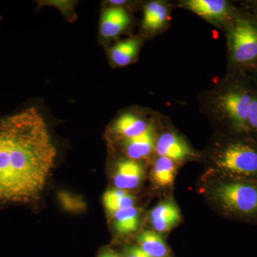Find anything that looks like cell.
Here are the masks:
<instances>
[{"instance_id":"cell-3","label":"cell","mask_w":257,"mask_h":257,"mask_svg":"<svg viewBox=\"0 0 257 257\" xmlns=\"http://www.w3.org/2000/svg\"><path fill=\"white\" fill-rule=\"evenodd\" d=\"M231 57L235 62L246 63L257 58V28L246 20L234 24L229 33Z\"/></svg>"},{"instance_id":"cell-1","label":"cell","mask_w":257,"mask_h":257,"mask_svg":"<svg viewBox=\"0 0 257 257\" xmlns=\"http://www.w3.org/2000/svg\"><path fill=\"white\" fill-rule=\"evenodd\" d=\"M57 155L46 121L36 107L0 116V204L37 201Z\"/></svg>"},{"instance_id":"cell-15","label":"cell","mask_w":257,"mask_h":257,"mask_svg":"<svg viewBox=\"0 0 257 257\" xmlns=\"http://www.w3.org/2000/svg\"><path fill=\"white\" fill-rule=\"evenodd\" d=\"M113 216L115 229L119 234H130L138 229L139 212L134 206L116 211Z\"/></svg>"},{"instance_id":"cell-6","label":"cell","mask_w":257,"mask_h":257,"mask_svg":"<svg viewBox=\"0 0 257 257\" xmlns=\"http://www.w3.org/2000/svg\"><path fill=\"white\" fill-rule=\"evenodd\" d=\"M152 226L157 232L173 229L182 219L180 210L173 201H165L156 206L150 214Z\"/></svg>"},{"instance_id":"cell-2","label":"cell","mask_w":257,"mask_h":257,"mask_svg":"<svg viewBox=\"0 0 257 257\" xmlns=\"http://www.w3.org/2000/svg\"><path fill=\"white\" fill-rule=\"evenodd\" d=\"M214 199L231 215L257 221V183L231 179L213 191Z\"/></svg>"},{"instance_id":"cell-10","label":"cell","mask_w":257,"mask_h":257,"mask_svg":"<svg viewBox=\"0 0 257 257\" xmlns=\"http://www.w3.org/2000/svg\"><path fill=\"white\" fill-rule=\"evenodd\" d=\"M155 134L149 125L143 133L124 140L125 152L132 160H136L150 155L155 148Z\"/></svg>"},{"instance_id":"cell-17","label":"cell","mask_w":257,"mask_h":257,"mask_svg":"<svg viewBox=\"0 0 257 257\" xmlns=\"http://www.w3.org/2000/svg\"><path fill=\"white\" fill-rule=\"evenodd\" d=\"M168 12L165 5L157 2H152L144 10L143 27L146 30H159L165 25Z\"/></svg>"},{"instance_id":"cell-7","label":"cell","mask_w":257,"mask_h":257,"mask_svg":"<svg viewBox=\"0 0 257 257\" xmlns=\"http://www.w3.org/2000/svg\"><path fill=\"white\" fill-rule=\"evenodd\" d=\"M127 12L120 7L108 8L103 13L100 22V34L104 38H113L127 28L130 23Z\"/></svg>"},{"instance_id":"cell-14","label":"cell","mask_w":257,"mask_h":257,"mask_svg":"<svg viewBox=\"0 0 257 257\" xmlns=\"http://www.w3.org/2000/svg\"><path fill=\"white\" fill-rule=\"evenodd\" d=\"M177 168L175 161L160 157L157 159L153 170L152 177L157 185L162 187H169L175 182Z\"/></svg>"},{"instance_id":"cell-19","label":"cell","mask_w":257,"mask_h":257,"mask_svg":"<svg viewBox=\"0 0 257 257\" xmlns=\"http://www.w3.org/2000/svg\"><path fill=\"white\" fill-rule=\"evenodd\" d=\"M125 257H138L137 254L136 246L128 248L125 253Z\"/></svg>"},{"instance_id":"cell-11","label":"cell","mask_w":257,"mask_h":257,"mask_svg":"<svg viewBox=\"0 0 257 257\" xmlns=\"http://www.w3.org/2000/svg\"><path fill=\"white\" fill-rule=\"evenodd\" d=\"M145 120L133 114H124L115 121L113 130L121 138L130 139L143 133L148 127Z\"/></svg>"},{"instance_id":"cell-20","label":"cell","mask_w":257,"mask_h":257,"mask_svg":"<svg viewBox=\"0 0 257 257\" xmlns=\"http://www.w3.org/2000/svg\"><path fill=\"white\" fill-rule=\"evenodd\" d=\"M136 251L138 257H152L150 255L147 254L145 251H144L140 246H136Z\"/></svg>"},{"instance_id":"cell-4","label":"cell","mask_w":257,"mask_h":257,"mask_svg":"<svg viewBox=\"0 0 257 257\" xmlns=\"http://www.w3.org/2000/svg\"><path fill=\"white\" fill-rule=\"evenodd\" d=\"M253 97L246 91L235 89L226 92L221 98L223 110L239 133H248L247 120Z\"/></svg>"},{"instance_id":"cell-12","label":"cell","mask_w":257,"mask_h":257,"mask_svg":"<svg viewBox=\"0 0 257 257\" xmlns=\"http://www.w3.org/2000/svg\"><path fill=\"white\" fill-rule=\"evenodd\" d=\"M140 247L152 257H170V251L165 240L155 231H145L138 238Z\"/></svg>"},{"instance_id":"cell-16","label":"cell","mask_w":257,"mask_h":257,"mask_svg":"<svg viewBox=\"0 0 257 257\" xmlns=\"http://www.w3.org/2000/svg\"><path fill=\"white\" fill-rule=\"evenodd\" d=\"M102 201L104 207L111 214L120 209L133 207L135 203L133 195L126 190L117 188L106 191L103 195Z\"/></svg>"},{"instance_id":"cell-9","label":"cell","mask_w":257,"mask_h":257,"mask_svg":"<svg viewBox=\"0 0 257 257\" xmlns=\"http://www.w3.org/2000/svg\"><path fill=\"white\" fill-rule=\"evenodd\" d=\"M184 5L187 9L207 20H221L229 14V6L224 0H189Z\"/></svg>"},{"instance_id":"cell-18","label":"cell","mask_w":257,"mask_h":257,"mask_svg":"<svg viewBox=\"0 0 257 257\" xmlns=\"http://www.w3.org/2000/svg\"><path fill=\"white\" fill-rule=\"evenodd\" d=\"M99 257H121L118 253L111 251V250H106V251H103L102 253L99 255Z\"/></svg>"},{"instance_id":"cell-13","label":"cell","mask_w":257,"mask_h":257,"mask_svg":"<svg viewBox=\"0 0 257 257\" xmlns=\"http://www.w3.org/2000/svg\"><path fill=\"white\" fill-rule=\"evenodd\" d=\"M139 49L140 41L138 39H128L118 42L110 50L111 60L120 67L127 66L138 55Z\"/></svg>"},{"instance_id":"cell-8","label":"cell","mask_w":257,"mask_h":257,"mask_svg":"<svg viewBox=\"0 0 257 257\" xmlns=\"http://www.w3.org/2000/svg\"><path fill=\"white\" fill-rule=\"evenodd\" d=\"M144 170L141 165L133 160H123L116 166L114 183L116 188L128 190L136 188L141 182Z\"/></svg>"},{"instance_id":"cell-5","label":"cell","mask_w":257,"mask_h":257,"mask_svg":"<svg viewBox=\"0 0 257 257\" xmlns=\"http://www.w3.org/2000/svg\"><path fill=\"white\" fill-rule=\"evenodd\" d=\"M155 151L160 157H167L173 161H183L191 155L189 145L178 135L166 133L157 139Z\"/></svg>"}]
</instances>
